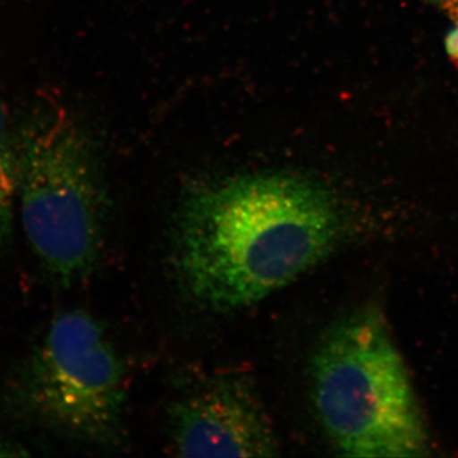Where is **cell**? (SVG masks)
<instances>
[{
  "label": "cell",
  "instance_id": "6da1fadb",
  "mask_svg": "<svg viewBox=\"0 0 458 458\" xmlns=\"http://www.w3.org/2000/svg\"><path fill=\"white\" fill-rule=\"evenodd\" d=\"M345 232L342 204L300 174H237L195 189L174 228L180 284L212 311L247 309L327 258Z\"/></svg>",
  "mask_w": 458,
  "mask_h": 458
},
{
  "label": "cell",
  "instance_id": "7a4b0ae2",
  "mask_svg": "<svg viewBox=\"0 0 458 458\" xmlns=\"http://www.w3.org/2000/svg\"><path fill=\"white\" fill-rule=\"evenodd\" d=\"M318 421L342 456L424 457L430 434L385 316L363 309L319 343L312 360Z\"/></svg>",
  "mask_w": 458,
  "mask_h": 458
},
{
  "label": "cell",
  "instance_id": "3957f363",
  "mask_svg": "<svg viewBox=\"0 0 458 458\" xmlns=\"http://www.w3.org/2000/svg\"><path fill=\"white\" fill-rule=\"evenodd\" d=\"M25 236L56 284L89 276L101 252L106 189L92 140L62 104L42 99L16 128Z\"/></svg>",
  "mask_w": 458,
  "mask_h": 458
},
{
  "label": "cell",
  "instance_id": "277c9868",
  "mask_svg": "<svg viewBox=\"0 0 458 458\" xmlns=\"http://www.w3.org/2000/svg\"><path fill=\"white\" fill-rule=\"evenodd\" d=\"M8 408L30 423L93 445L122 438L126 370L106 328L81 309L51 319L5 388Z\"/></svg>",
  "mask_w": 458,
  "mask_h": 458
},
{
  "label": "cell",
  "instance_id": "5b68a950",
  "mask_svg": "<svg viewBox=\"0 0 458 458\" xmlns=\"http://www.w3.org/2000/svg\"><path fill=\"white\" fill-rule=\"evenodd\" d=\"M174 448L182 457H274L273 424L243 377H216L174 401L168 415Z\"/></svg>",
  "mask_w": 458,
  "mask_h": 458
},
{
  "label": "cell",
  "instance_id": "8992f818",
  "mask_svg": "<svg viewBox=\"0 0 458 458\" xmlns=\"http://www.w3.org/2000/svg\"><path fill=\"white\" fill-rule=\"evenodd\" d=\"M20 161L16 129L12 126L7 106L0 98V252L11 243L18 204Z\"/></svg>",
  "mask_w": 458,
  "mask_h": 458
},
{
  "label": "cell",
  "instance_id": "52a82bcc",
  "mask_svg": "<svg viewBox=\"0 0 458 458\" xmlns=\"http://www.w3.org/2000/svg\"><path fill=\"white\" fill-rule=\"evenodd\" d=\"M420 2L436 8L458 25V0H420Z\"/></svg>",
  "mask_w": 458,
  "mask_h": 458
},
{
  "label": "cell",
  "instance_id": "ba28073f",
  "mask_svg": "<svg viewBox=\"0 0 458 458\" xmlns=\"http://www.w3.org/2000/svg\"><path fill=\"white\" fill-rule=\"evenodd\" d=\"M445 49L451 62L458 63V25L456 23L445 33Z\"/></svg>",
  "mask_w": 458,
  "mask_h": 458
},
{
  "label": "cell",
  "instance_id": "9c48e42d",
  "mask_svg": "<svg viewBox=\"0 0 458 458\" xmlns=\"http://www.w3.org/2000/svg\"><path fill=\"white\" fill-rule=\"evenodd\" d=\"M25 452L18 450L16 445H12L5 439L0 438V457L25 456Z\"/></svg>",
  "mask_w": 458,
  "mask_h": 458
}]
</instances>
